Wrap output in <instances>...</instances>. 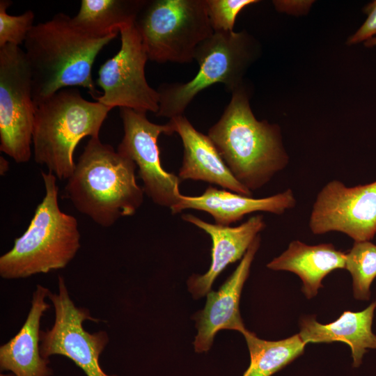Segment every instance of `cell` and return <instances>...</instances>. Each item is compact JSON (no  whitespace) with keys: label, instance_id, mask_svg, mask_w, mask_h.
Listing matches in <instances>:
<instances>
[{"label":"cell","instance_id":"obj_1","mask_svg":"<svg viewBox=\"0 0 376 376\" xmlns=\"http://www.w3.org/2000/svg\"><path fill=\"white\" fill-rule=\"evenodd\" d=\"M117 34L91 36L62 13L34 25L24 44L36 106L61 89L75 86L87 89L95 100L100 96L92 79L93 65Z\"/></svg>","mask_w":376,"mask_h":376},{"label":"cell","instance_id":"obj_2","mask_svg":"<svg viewBox=\"0 0 376 376\" xmlns=\"http://www.w3.org/2000/svg\"><path fill=\"white\" fill-rule=\"evenodd\" d=\"M207 136L235 179L251 191L267 185L290 161L279 126L256 118L244 85L232 93Z\"/></svg>","mask_w":376,"mask_h":376},{"label":"cell","instance_id":"obj_3","mask_svg":"<svg viewBox=\"0 0 376 376\" xmlns=\"http://www.w3.org/2000/svg\"><path fill=\"white\" fill-rule=\"evenodd\" d=\"M136 165L99 137L91 138L65 194L81 213L102 227L134 215L143 202V189L136 182Z\"/></svg>","mask_w":376,"mask_h":376},{"label":"cell","instance_id":"obj_4","mask_svg":"<svg viewBox=\"0 0 376 376\" xmlns=\"http://www.w3.org/2000/svg\"><path fill=\"white\" fill-rule=\"evenodd\" d=\"M41 175L45 195L26 231L0 257L3 279L26 278L64 268L80 248L76 218L62 212L58 205L57 178L49 171Z\"/></svg>","mask_w":376,"mask_h":376},{"label":"cell","instance_id":"obj_5","mask_svg":"<svg viewBox=\"0 0 376 376\" xmlns=\"http://www.w3.org/2000/svg\"><path fill=\"white\" fill-rule=\"evenodd\" d=\"M111 109L84 99L79 89H61L36 106L33 131L35 162L60 180L68 179L74 151L84 137H99Z\"/></svg>","mask_w":376,"mask_h":376},{"label":"cell","instance_id":"obj_6","mask_svg":"<svg viewBox=\"0 0 376 376\" xmlns=\"http://www.w3.org/2000/svg\"><path fill=\"white\" fill-rule=\"evenodd\" d=\"M258 54L257 42L245 31L214 32L196 52L199 69L192 79L159 86L155 115L170 119L183 115L196 95L214 84H223L232 93L244 85V75Z\"/></svg>","mask_w":376,"mask_h":376},{"label":"cell","instance_id":"obj_7","mask_svg":"<svg viewBox=\"0 0 376 376\" xmlns=\"http://www.w3.org/2000/svg\"><path fill=\"white\" fill-rule=\"evenodd\" d=\"M148 60L188 63L210 37L205 0H146L134 22Z\"/></svg>","mask_w":376,"mask_h":376},{"label":"cell","instance_id":"obj_8","mask_svg":"<svg viewBox=\"0 0 376 376\" xmlns=\"http://www.w3.org/2000/svg\"><path fill=\"white\" fill-rule=\"evenodd\" d=\"M36 104L32 77L24 51L0 47V150L17 163L31 156Z\"/></svg>","mask_w":376,"mask_h":376},{"label":"cell","instance_id":"obj_9","mask_svg":"<svg viewBox=\"0 0 376 376\" xmlns=\"http://www.w3.org/2000/svg\"><path fill=\"white\" fill-rule=\"evenodd\" d=\"M58 291L49 293L54 308L52 327L40 331V350L46 359L52 355H62L72 360L86 376H116L106 374L101 368L99 358L109 339L105 331L91 334L83 327L85 320L98 322L89 310L77 307L71 299L64 278L58 276Z\"/></svg>","mask_w":376,"mask_h":376},{"label":"cell","instance_id":"obj_10","mask_svg":"<svg viewBox=\"0 0 376 376\" xmlns=\"http://www.w3.org/2000/svg\"><path fill=\"white\" fill-rule=\"evenodd\" d=\"M119 32L120 50L99 69L96 84L102 92L95 100L111 109L118 107L156 114L159 93L146 78L148 58L140 35L134 24L123 27Z\"/></svg>","mask_w":376,"mask_h":376},{"label":"cell","instance_id":"obj_11","mask_svg":"<svg viewBox=\"0 0 376 376\" xmlns=\"http://www.w3.org/2000/svg\"><path fill=\"white\" fill-rule=\"evenodd\" d=\"M124 134L117 151L132 160L139 169L143 191L155 204L171 208L180 200V179L162 166L157 141L160 134L175 133L168 122L164 125L150 122L146 113L120 109Z\"/></svg>","mask_w":376,"mask_h":376},{"label":"cell","instance_id":"obj_12","mask_svg":"<svg viewBox=\"0 0 376 376\" xmlns=\"http://www.w3.org/2000/svg\"><path fill=\"white\" fill-rule=\"evenodd\" d=\"M308 226L315 235L335 231L354 242L370 241L376 235V180L354 187L328 182L317 194Z\"/></svg>","mask_w":376,"mask_h":376},{"label":"cell","instance_id":"obj_13","mask_svg":"<svg viewBox=\"0 0 376 376\" xmlns=\"http://www.w3.org/2000/svg\"><path fill=\"white\" fill-rule=\"evenodd\" d=\"M260 244L259 235L251 243L233 273L217 291L210 290L207 294L204 308L193 316L198 331L194 341L196 352L210 350L214 336L220 330H235L241 334L246 330L240 312V299Z\"/></svg>","mask_w":376,"mask_h":376},{"label":"cell","instance_id":"obj_14","mask_svg":"<svg viewBox=\"0 0 376 376\" xmlns=\"http://www.w3.org/2000/svg\"><path fill=\"white\" fill-rule=\"evenodd\" d=\"M181 217L207 233L212 242L209 269L202 275L193 274L187 280L188 290L194 299L207 295L217 276L228 265L242 258L266 227L261 215L252 216L235 227L208 223L191 214H183Z\"/></svg>","mask_w":376,"mask_h":376},{"label":"cell","instance_id":"obj_15","mask_svg":"<svg viewBox=\"0 0 376 376\" xmlns=\"http://www.w3.org/2000/svg\"><path fill=\"white\" fill-rule=\"evenodd\" d=\"M169 122L180 136L184 148L178 175L180 180H201L252 196V191L233 176L207 135L198 131L183 115L172 118Z\"/></svg>","mask_w":376,"mask_h":376},{"label":"cell","instance_id":"obj_16","mask_svg":"<svg viewBox=\"0 0 376 376\" xmlns=\"http://www.w3.org/2000/svg\"><path fill=\"white\" fill-rule=\"evenodd\" d=\"M296 204L295 194L289 188L270 196L253 198L209 186L198 196L181 194L178 203L170 210L173 214L189 209L203 211L212 217L216 224L230 226L253 212L281 215L295 207Z\"/></svg>","mask_w":376,"mask_h":376},{"label":"cell","instance_id":"obj_17","mask_svg":"<svg viewBox=\"0 0 376 376\" xmlns=\"http://www.w3.org/2000/svg\"><path fill=\"white\" fill-rule=\"evenodd\" d=\"M49 290L37 285L26 319L17 334L0 347L1 370L11 371L15 376H50L49 359L40 350V325L44 313L50 308L45 301Z\"/></svg>","mask_w":376,"mask_h":376},{"label":"cell","instance_id":"obj_18","mask_svg":"<svg viewBox=\"0 0 376 376\" xmlns=\"http://www.w3.org/2000/svg\"><path fill=\"white\" fill-rule=\"evenodd\" d=\"M376 300L359 312L344 311L335 321L327 324L313 316L302 318L299 336L308 343L340 341L347 344L352 352L353 367L358 368L368 349H376V335L372 331Z\"/></svg>","mask_w":376,"mask_h":376},{"label":"cell","instance_id":"obj_19","mask_svg":"<svg viewBox=\"0 0 376 376\" xmlns=\"http://www.w3.org/2000/svg\"><path fill=\"white\" fill-rule=\"evenodd\" d=\"M267 267L296 274L302 281L303 292L311 299L323 287L322 281L327 274L337 269H345V253L337 250L332 244L308 245L294 240Z\"/></svg>","mask_w":376,"mask_h":376},{"label":"cell","instance_id":"obj_20","mask_svg":"<svg viewBox=\"0 0 376 376\" xmlns=\"http://www.w3.org/2000/svg\"><path fill=\"white\" fill-rule=\"evenodd\" d=\"M146 0H82L72 22L86 33L104 37L134 24Z\"/></svg>","mask_w":376,"mask_h":376},{"label":"cell","instance_id":"obj_21","mask_svg":"<svg viewBox=\"0 0 376 376\" xmlns=\"http://www.w3.org/2000/svg\"><path fill=\"white\" fill-rule=\"evenodd\" d=\"M250 354V365L242 376H272L303 354L306 344L299 334L269 341L246 329L242 333Z\"/></svg>","mask_w":376,"mask_h":376},{"label":"cell","instance_id":"obj_22","mask_svg":"<svg viewBox=\"0 0 376 376\" xmlns=\"http://www.w3.org/2000/svg\"><path fill=\"white\" fill-rule=\"evenodd\" d=\"M345 269L352 277L354 298L369 300L370 285L376 278V244L370 241L354 242L345 253Z\"/></svg>","mask_w":376,"mask_h":376},{"label":"cell","instance_id":"obj_23","mask_svg":"<svg viewBox=\"0 0 376 376\" xmlns=\"http://www.w3.org/2000/svg\"><path fill=\"white\" fill-rule=\"evenodd\" d=\"M13 3L10 0L0 1V47L6 45L19 46L24 43L33 28L34 13L26 10L19 15H10L7 8Z\"/></svg>","mask_w":376,"mask_h":376},{"label":"cell","instance_id":"obj_24","mask_svg":"<svg viewBox=\"0 0 376 376\" xmlns=\"http://www.w3.org/2000/svg\"><path fill=\"white\" fill-rule=\"evenodd\" d=\"M207 15L214 32H231L240 12L257 0H205Z\"/></svg>","mask_w":376,"mask_h":376},{"label":"cell","instance_id":"obj_25","mask_svg":"<svg viewBox=\"0 0 376 376\" xmlns=\"http://www.w3.org/2000/svg\"><path fill=\"white\" fill-rule=\"evenodd\" d=\"M363 10L368 17L358 30L349 37L347 44L350 45L365 42L376 35V0L367 4Z\"/></svg>","mask_w":376,"mask_h":376},{"label":"cell","instance_id":"obj_26","mask_svg":"<svg viewBox=\"0 0 376 376\" xmlns=\"http://www.w3.org/2000/svg\"><path fill=\"white\" fill-rule=\"evenodd\" d=\"M8 162L3 157H0V173L1 175H3L8 170Z\"/></svg>","mask_w":376,"mask_h":376},{"label":"cell","instance_id":"obj_27","mask_svg":"<svg viewBox=\"0 0 376 376\" xmlns=\"http://www.w3.org/2000/svg\"><path fill=\"white\" fill-rule=\"evenodd\" d=\"M364 44L365 46L367 47H372L376 46V37L372 38L371 39L366 41Z\"/></svg>","mask_w":376,"mask_h":376}]
</instances>
